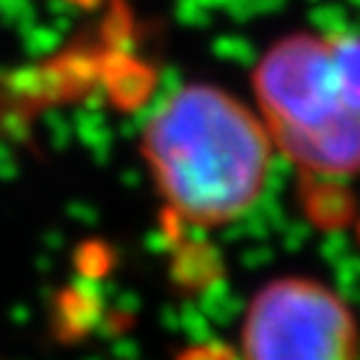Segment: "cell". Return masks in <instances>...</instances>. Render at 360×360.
Wrapping results in <instances>:
<instances>
[{"instance_id":"6da1fadb","label":"cell","mask_w":360,"mask_h":360,"mask_svg":"<svg viewBox=\"0 0 360 360\" xmlns=\"http://www.w3.org/2000/svg\"><path fill=\"white\" fill-rule=\"evenodd\" d=\"M144 155L171 211L198 227L243 217L270 174V131L214 86H184L155 110Z\"/></svg>"},{"instance_id":"7a4b0ae2","label":"cell","mask_w":360,"mask_h":360,"mask_svg":"<svg viewBox=\"0 0 360 360\" xmlns=\"http://www.w3.org/2000/svg\"><path fill=\"white\" fill-rule=\"evenodd\" d=\"M264 126L294 163L318 176L360 168V35L296 32L254 72Z\"/></svg>"},{"instance_id":"3957f363","label":"cell","mask_w":360,"mask_h":360,"mask_svg":"<svg viewBox=\"0 0 360 360\" xmlns=\"http://www.w3.org/2000/svg\"><path fill=\"white\" fill-rule=\"evenodd\" d=\"M245 360H360L349 304L312 278H278L259 288L243 321Z\"/></svg>"}]
</instances>
